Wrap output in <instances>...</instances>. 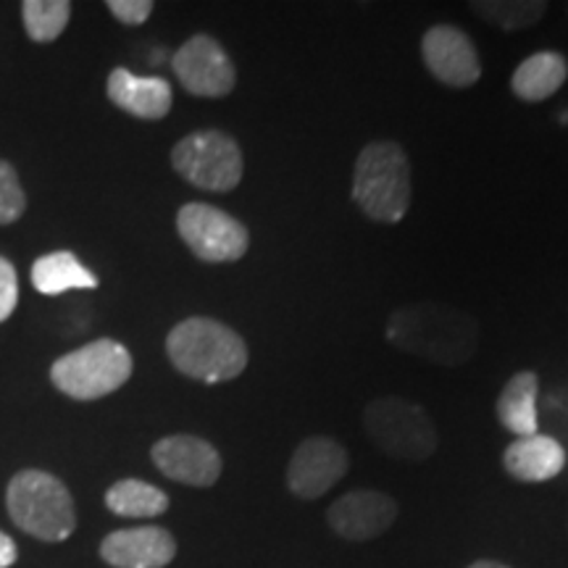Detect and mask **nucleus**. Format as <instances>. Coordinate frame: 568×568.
<instances>
[{"mask_svg": "<svg viewBox=\"0 0 568 568\" xmlns=\"http://www.w3.org/2000/svg\"><path fill=\"white\" fill-rule=\"evenodd\" d=\"M19 303V276L11 261L0 258V322L13 314Z\"/></svg>", "mask_w": 568, "mask_h": 568, "instance_id": "24", "label": "nucleus"}, {"mask_svg": "<svg viewBox=\"0 0 568 568\" xmlns=\"http://www.w3.org/2000/svg\"><path fill=\"white\" fill-rule=\"evenodd\" d=\"M163 477L187 487H213L222 477V456L211 443L195 435L163 437L151 450Z\"/></svg>", "mask_w": 568, "mask_h": 568, "instance_id": "12", "label": "nucleus"}, {"mask_svg": "<svg viewBox=\"0 0 568 568\" xmlns=\"http://www.w3.org/2000/svg\"><path fill=\"white\" fill-rule=\"evenodd\" d=\"M105 508L124 518H153L169 510V495L140 479H122L105 493Z\"/></svg>", "mask_w": 568, "mask_h": 568, "instance_id": "20", "label": "nucleus"}, {"mask_svg": "<svg viewBox=\"0 0 568 568\" xmlns=\"http://www.w3.org/2000/svg\"><path fill=\"white\" fill-rule=\"evenodd\" d=\"M353 201L372 222L397 224L410 209V163L400 142H368L355 159Z\"/></svg>", "mask_w": 568, "mask_h": 568, "instance_id": "3", "label": "nucleus"}, {"mask_svg": "<svg viewBox=\"0 0 568 568\" xmlns=\"http://www.w3.org/2000/svg\"><path fill=\"white\" fill-rule=\"evenodd\" d=\"M109 101L119 109L148 122H159L172 111V84L161 77H138L126 69H113L109 74Z\"/></svg>", "mask_w": 568, "mask_h": 568, "instance_id": "15", "label": "nucleus"}, {"mask_svg": "<svg viewBox=\"0 0 568 568\" xmlns=\"http://www.w3.org/2000/svg\"><path fill=\"white\" fill-rule=\"evenodd\" d=\"M422 59L432 77L447 88H471L481 77L477 45L464 30L453 24H435L424 32Z\"/></svg>", "mask_w": 568, "mask_h": 568, "instance_id": "11", "label": "nucleus"}, {"mask_svg": "<svg viewBox=\"0 0 568 568\" xmlns=\"http://www.w3.org/2000/svg\"><path fill=\"white\" fill-rule=\"evenodd\" d=\"M166 353L176 372L205 385L237 379L247 366L245 339L216 318H184L169 332Z\"/></svg>", "mask_w": 568, "mask_h": 568, "instance_id": "2", "label": "nucleus"}, {"mask_svg": "<svg viewBox=\"0 0 568 568\" xmlns=\"http://www.w3.org/2000/svg\"><path fill=\"white\" fill-rule=\"evenodd\" d=\"M560 122H564V124H568V109H566L564 113H560Z\"/></svg>", "mask_w": 568, "mask_h": 568, "instance_id": "28", "label": "nucleus"}, {"mask_svg": "<svg viewBox=\"0 0 568 568\" xmlns=\"http://www.w3.org/2000/svg\"><path fill=\"white\" fill-rule=\"evenodd\" d=\"M468 568H508L506 564H500V560H489V558H485V560H474L471 566Z\"/></svg>", "mask_w": 568, "mask_h": 568, "instance_id": "27", "label": "nucleus"}, {"mask_svg": "<svg viewBox=\"0 0 568 568\" xmlns=\"http://www.w3.org/2000/svg\"><path fill=\"white\" fill-rule=\"evenodd\" d=\"M32 284L42 295H63L69 290H95L98 280L74 253L55 251L34 261Z\"/></svg>", "mask_w": 568, "mask_h": 568, "instance_id": "19", "label": "nucleus"}, {"mask_svg": "<svg viewBox=\"0 0 568 568\" xmlns=\"http://www.w3.org/2000/svg\"><path fill=\"white\" fill-rule=\"evenodd\" d=\"M397 518V503L379 489H353L337 497L326 510V521L337 537L351 542H368L385 535Z\"/></svg>", "mask_w": 568, "mask_h": 568, "instance_id": "13", "label": "nucleus"}, {"mask_svg": "<svg viewBox=\"0 0 568 568\" xmlns=\"http://www.w3.org/2000/svg\"><path fill=\"white\" fill-rule=\"evenodd\" d=\"M27 34L34 42H53L67 30L71 17L69 0H27L21 6Z\"/></svg>", "mask_w": 568, "mask_h": 568, "instance_id": "22", "label": "nucleus"}, {"mask_svg": "<svg viewBox=\"0 0 568 568\" xmlns=\"http://www.w3.org/2000/svg\"><path fill=\"white\" fill-rule=\"evenodd\" d=\"M109 11L122 21V24L138 27L151 19L153 3L151 0H109Z\"/></svg>", "mask_w": 568, "mask_h": 568, "instance_id": "25", "label": "nucleus"}, {"mask_svg": "<svg viewBox=\"0 0 568 568\" xmlns=\"http://www.w3.org/2000/svg\"><path fill=\"white\" fill-rule=\"evenodd\" d=\"M537 393L539 376L535 372H518L506 382L500 397H497V418L510 435H537Z\"/></svg>", "mask_w": 568, "mask_h": 568, "instance_id": "18", "label": "nucleus"}, {"mask_svg": "<svg viewBox=\"0 0 568 568\" xmlns=\"http://www.w3.org/2000/svg\"><path fill=\"white\" fill-rule=\"evenodd\" d=\"M176 556V539L161 527L111 531L101 542V558L113 568H166Z\"/></svg>", "mask_w": 568, "mask_h": 568, "instance_id": "14", "label": "nucleus"}, {"mask_svg": "<svg viewBox=\"0 0 568 568\" xmlns=\"http://www.w3.org/2000/svg\"><path fill=\"white\" fill-rule=\"evenodd\" d=\"M17 556H19V550H17V545H13V539L0 531V568H9L17 564Z\"/></svg>", "mask_w": 568, "mask_h": 568, "instance_id": "26", "label": "nucleus"}, {"mask_svg": "<svg viewBox=\"0 0 568 568\" xmlns=\"http://www.w3.org/2000/svg\"><path fill=\"white\" fill-rule=\"evenodd\" d=\"M172 69L190 95L224 98L237 84V69L211 34H193L174 53Z\"/></svg>", "mask_w": 568, "mask_h": 568, "instance_id": "9", "label": "nucleus"}, {"mask_svg": "<svg viewBox=\"0 0 568 568\" xmlns=\"http://www.w3.org/2000/svg\"><path fill=\"white\" fill-rule=\"evenodd\" d=\"M347 474V450L337 439L316 435L295 447L287 464V487L301 500H316Z\"/></svg>", "mask_w": 568, "mask_h": 568, "instance_id": "10", "label": "nucleus"}, {"mask_svg": "<svg viewBox=\"0 0 568 568\" xmlns=\"http://www.w3.org/2000/svg\"><path fill=\"white\" fill-rule=\"evenodd\" d=\"M364 429L374 447L406 464H422L435 456L439 435L432 416L406 397H376L364 408Z\"/></svg>", "mask_w": 568, "mask_h": 568, "instance_id": "5", "label": "nucleus"}, {"mask_svg": "<svg viewBox=\"0 0 568 568\" xmlns=\"http://www.w3.org/2000/svg\"><path fill=\"white\" fill-rule=\"evenodd\" d=\"M172 166L184 182L209 193H232L245 172L237 140L219 130H201L182 138L172 151Z\"/></svg>", "mask_w": 568, "mask_h": 568, "instance_id": "7", "label": "nucleus"}, {"mask_svg": "<svg viewBox=\"0 0 568 568\" xmlns=\"http://www.w3.org/2000/svg\"><path fill=\"white\" fill-rule=\"evenodd\" d=\"M27 209L17 169L9 161H0V224H13Z\"/></svg>", "mask_w": 568, "mask_h": 568, "instance_id": "23", "label": "nucleus"}, {"mask_svg": "<svg viewBox=\"0 0 568 568\" xmlns=\"http://www.w3.org/2000/svg\"><path fill=\"white\" fill-rule=\"evenodd\" d=\"M471 11L497 30L518 32L535 27L548 11V3L545 0H477L471 3Z\"/></svg>", "mask_w": 568, "mask_h": 568, "instance_id": "21", "label": "nucleus"}, {"mask_svg": "<svg viewBox=\"0 0 568 568\" xmlns=\"http://www.w3.org/2000/svg\"><path fill=\"white\" fill-rule=\"evenodd\" d=\"M568 80V61L558 51H539L518 63L510 77V90L518 101L542 103L564 88Z\"/></svg>", "mask_w": 568, "mask_h": 568, "instance_id": "17", "label": "nucleus"}, {"mask_svg": "<svg viewBox=\"0 0 568 568\" xmlns=\"http://www.w3.org/2000/svg\"><path fill=\"white\" fill-rule=\"evenodd\" d=\"M503 466L518 481H548L566 466V450L548 435L518 437L503 453Z\"/></svg>", "mask_w": 568, "mask_h": 568, "instance_id": "16", "label": "nucleus"}, {"mask_svg": "<svg viewBox=\"0 0 568 568\" xmlns=\"http://www.w3.org/2000/svg\"><path fill=\"white\" fill-rule=\"evenodd\" d=\"M6 506L17 527L42 542H63L77 529V508L69 489L53 474L19 471L6 489Z\"/></svg>", "mask_w": 568, "mask_h": 568, "instance_id": "4", "label": "nucleus"}, {"mask_svg": "<svg viewBox=\"0 0 568 568\" xmlns=\"http://www.w3.org/2000/svg\"><path fill=\"white\" fill-rule=\"evenodd\" d=\"M176 230L195 258L205 264H232L251 247V232L243 222L209 203H187L176 213Z\"/></svg>", "mask_w": 568, "mask_h": 568, "instance_id": "8", "label": "nucleus"}, {"mask_svg": "<svg viewBox=\"0 0 568 568\" xmlns=\"http://www.w3.org/2000/svg\"><path fill=\"white\" fill-rule=\"evenodd\" d=\"M132 376V355L116 339H95L80 351L61 355L51 368L55 389L74 400H98L116 393Z\"/></svg>", "mask_w": 568, "mask_h": 568, "instance_id": "6", "label": "nucleus"}, {"mask_svg": "<svg viewBox=\"0 0 568 568\" xmlns=\"http://www.w3.org/2000/svg\"><path fill=\"white\" fill-rule=\"evenodd\" d=\"M385 335L397 351L437 366H464L479 347V322L453 305L418 303L389 314Z\"/></svg>", "mask_w": 568, "mask_h": 568, "instance_id": "1", "label": "nucleus"}]
</instances>
